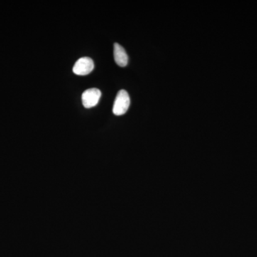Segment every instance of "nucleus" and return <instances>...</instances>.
<instances>
[{"label": "nucleus", "mask_w": 257, "mask_h": 257, "mask_svg": "<svg viewBox=\"0 0 257 257\" xmlns=\"http://www.w3.org/2000/svg\"><path fill=\"white\" fill-rule=\"evenodd\" d=\"M114 60L118 66L121 67H126L128 64V56L126 51L118 43L114 45Z\"/></svg>", "instance_id": "4"}, {"label": "nucleus", "mask_w": 257, "mask_h": 257, "mask_svg": "<svg viewBox=\"0 0 257 257\" xmlns=\"http://www.w3.org/2000/svg\"><path fill=\"white\" fill-rule=\"evenodd\" d=\"M130 105V98L126 91L120 90L115 99L113 106V113L116 116H121L127 111Z\"/></svg>", "instance_id": "1"}, {"label": "nucleus", "mask_w": 257, "mask_h": 257, "mask_svg": "<svg viewBox=\"0 0 257 257\" xmlns=\"http://www.w3.org/2000/svg\"><path fill=\"white\" fill-rule=\"evenodd\" d=\"M94 62L89 57H82L77 61L73 67V72L77 75H87L94 69Z\"/></svg>", "instance_id": "3"}, {"label": "nucleus", "mask_w": 257, "mask_h": 257, "mask_svg": "<svg viewBox=\"0 0 257 257\" xmlns=\"http://www.w3.org/2000/svg\"><path fill=\"white\" fill-rule=\"evenodd\" d=\"M101 95V91L96 88L88 89L83 92L82 104L85 108H91L96 106L99 102Z\"/></svg>", "instance_id": "2"}]
</instances>
